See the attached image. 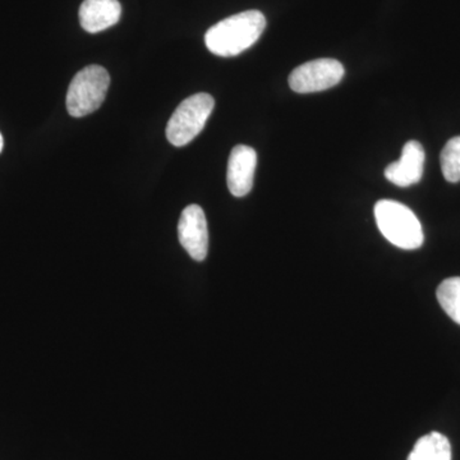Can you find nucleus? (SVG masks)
I'll return each mask as SVG.
<instances>
[{"instance_id":"f257e3e1","label":"nucleus","mask_w":460,"mask_h":460,"mask_svg":"<svg viewBox=\"0 0 460 460\" xmlns=\"http://www.w3.org/2000/svg\"><path fill=\"white\" fill-rule=\"evenodd\" d=\"M265 27L266 18L261 12H242L210 27L205 35V44L215 56H239L256 44Z\"/></svg>"},{"instance_id":"f03ea898","label":"nucleus","mask_w":460,"mask_h":460,"mask_svg":"<svg viewBox=\"0 0 460 460\" xmlns=\"http://www.w3.org/2000/svg\"><path fill=\"white\" fill-rule=\"evenodd\" d=\"M375 219L384 237L402 250H417L425 241L419 217L401 202L381 199L375 205Z\"/></svg>"},{"instance_id":"7ed1b4c3","label":"nucleus","mask_w":460,"mask_h":460,"mask_svg":"<svg viewBox=\"0 0 460 460\" xmlns=\"http://www.w3.org/2000/svg\"><path fill=\"white\" fill-rule=\"evenodd\" d=\"M111 75L100 66H89L78 72L66 93V111L75 118L93 113L107 96Z\"/></svg>"},{"instance_id":"20e7f679","label":"nucleus","mask_w":460,"mask_h":460,"mask_svg":"<svg viewBox=\"0 0 460 460\" xmlns=\"http://www.w3.org/2000/svg\"><path fill=\"white\" fill-rule=\"evenodd\" d=\"M214 107L213 96L205 93H196L183 100L166 126L168 141L174 146L181 147L195 140L204 129Z\"/></svg>"},{"instance_id":"39448f33","label":"nucleus","mask_w":460,"mask_h":460,"mask_svg":"<svg viewBox=\"0 0 460 460\" xmlns=\"http://www.w3.org/2000/svg\"><path fill=\"white\" fill-rule=\"evenodd\" d=\"M344 74V66L339 60L314 59L296 66L289 75V86L298 93H320L337 86Z\"/></svg>"},{"instance_id":"423d86ee","label":"nucleus","mask_w":460,"mask_h":460,"mask_svg":"<svg viewBox=\"0 0 460 460\" xmlns=\"http://www.w3.org/2000/svg\"><path fill=\"white\" fill-rule=\"evenodd\" d=\"M178 237L195 261H204L208 251V230L204 210L199 205L187 206L181 211Z\"/></svg>"},{"instance_id":"0eeeda50","label":"nucleus","mask_w":460,"mask_h":460,"mask_svg":"<svg viewBox=\"0 0 460 460\" xmlns=\"http://www.w3.org/2000/svg\"><path fill=\"white\" fill-rule=\"evenodd\" d=\"M257 166V154L252 147L238 145L230 153L226 181L230 193L243 198L252 190Z\"/></svg>"},{"instance_id":"6e6552de","label":"nucleus","mask_w":460,"mask_h":460,"mask_svg":"<svg viewBox=\"0 0 460 460\" xmlns=\"http://www.w3.org/2000/svg\"><path fill=\"white\" fill-rule=\"evenodd\" d=\"M425 150L417 141H408L402 147L401 159L385 169L387 181L399 187H410L422 180Z\"/></svg>"},{"instance_id":"1a4fd4ad","label":"nucleus","mask_w":460,"mask_h":460,"mask_svg":"<svg viewBox=\"0 0 460 460\" xmlns=\"http://www.w3.org/2000/svg\"><path fill=\"white\" fill-rule=\"evenodd\" d=\"M122 16L118 0H84L80 7V23L84 31L98 33L117 25Z\"/></svg>"},{"instance_id":"9d476101","label":"nucleus","mask_w":460,"mask_h":460,"mask_svg":"<svg viewBox=\"0 0 460 460\" xmlns=\"http://www.w3.org/2000/svg\"><path fill=\"white\" fill-rule=\"evenodd\" d=\"M408 460H452V445L447 436L431 432L417 441Z\"/></svg>"},{"instance_id":"9b49d317","label":"nucleus","mask_w":460,"mask_h":460,"mask_svg":"<svg viewBox=\"0 0 460 460\" xmlns=\"http://www.w3.org/2000/svg\"><path fill=\"white\" fill-rule=\"evenodd\" d=\"M438 301L447 316L460 325V278H449L438 288Z\"/></svg>"},{"instance_id":"f8f14e48","label":"nucleus","mask_w":460,"mask_h":460,"mask_svg":"<svg viewBox=\"0 0 460 460\" xmlns=\"http://www.w3.org/2000/svg\"><path fill=\"white\" fill-rule=\"evenodd\" d=\"M445 180L450 183L460 181V136L447 141L440 155Z\"/></svg>"},{"instance_id":"ddd939ff","label":"nucleus","mask_w":460,"mask_h":460,"mask_svg":"<svg viewBox=\"0 0 460 460\" xmlns=\"http://www.w3.org/2000/svg\"><path fill=\"white\" fill-rule=\"evenodd\" d=\"M3 146H4V140H3L2 133H0V153H2Z\"/></svg>"}]
</instances>
